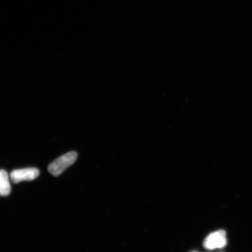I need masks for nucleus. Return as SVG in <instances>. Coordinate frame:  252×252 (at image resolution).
<instances>
[{"label":"nucleus","mask_w":252,"mask_h":252,"mask_svg":"<svg viewBox=\"0 0 252 252\" xmlns=\"http://www.w3.org/2000/svg\"><path fill=\"white\" fill-rule=\"evenodd\" d=\"M78 154L75 151H71L58 158L50 163L48 171L54 176H58L76 161Z\"/></svg>","instance_id":"nucleus-1"},{"label":"nucleus","mask_w":252,"mask_h":252,"mask_svg":"<svg viewBox=\"0 0 252 252\" xmlns=\"http://www.w3.org/2000/svg\"><path fill=\"white\" fill-rule=\"evenodd\" d=\"M39 169L35 168H29L16 169L10 173V178L14 184L22 181H32L39 176Z\"/></svg>","instance_id":"nucleus-2"},{"label":"nucleus","mask_w":252,"mask_h":252,"mask_svg":"<svg viewBox=\"0 0 252 252\" xmlns=\"http://www.w3.org/2000/svg\"><path fill=\"white\" fill-rule=\"evenodd\" d=\"M227 243L226 237V232L223 230L214 232L210 234L205 239L204 247L208 250H213L217 248H222Z\"/></svg>","instance_id":"nucleus-3"},{"label":"nucleus","mask_w":252,"mask_h":252,"mask_svg":"<svg viewBox=\"0 0 252 252\" xmlns=\"http://www.w3.org/2000/svg\"><path fill=\"white\" fill-rule=\"evenodd\" d=\"M11 193V185L8 173L0 170V196H7Z\"/></svg>","instance_id":"nucleus-4"},{"label":"nucleus","mask_w":252,"mask_h":252,"mask_svg":"<svg viewBox=\"0 0 252 252\" xmlns=\"http://www.w3.org/2000/svg\"><path fill=\"white\" fill-rule=\"evenodd\" d=\"M191 252H198L197 251H192Z\"/></svg>","instance_id":"nucleus-5"}]
</instances>
